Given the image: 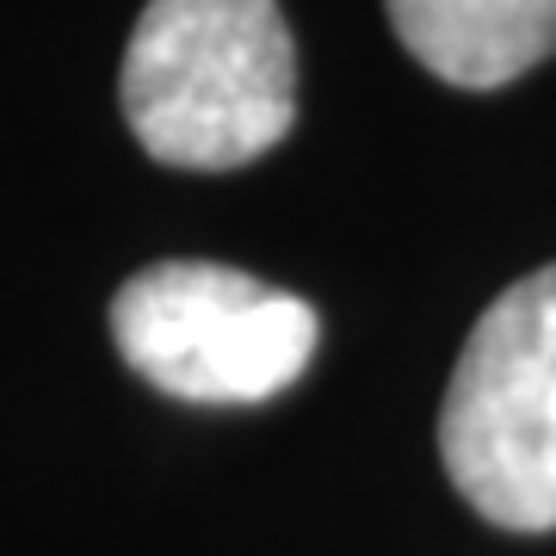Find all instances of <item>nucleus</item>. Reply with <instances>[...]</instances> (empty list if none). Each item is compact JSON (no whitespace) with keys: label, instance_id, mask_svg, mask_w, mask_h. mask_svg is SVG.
Listing matches in <instances>:
<instances>
[{"label":"nucleus","instance_id":"nucleus-2","mask_svg":"<svg viewBox=\"0 0 556 556\" xmlns=\"http://www.w3.org/2000/svg\"><path fill=\"white\" fill-rule=\"evenodd\" d=\"M457 495L501 532H556V266L507 285L470 328L439 408Z\"/></svg>","mask_w":556,"mask_h":556},{"label":"nucleus","instance_id":"nucleus-1","mask_svg":"<svg viewBox=\"0 0 556 556\" xmlns=\"http://www.w3.org/2000/svg\"><path fill=\"white\" fill-rule=\"evenodd\" d=\"M118 100L167 167L229 174L260 161L298 124V43L278 0H149Z\"/></svg>","mask_w":556,"mask_h":556},{"label":"nucleus","instance_id":"nucleus-3","mask_svg":"<svg viewBox=\"0 0 556 556\" xmlns=\"http://www.w3.org/2000/svg\"><path fill=\"white\" fill-rule=\"evenodd\" d=\"M112 340L161 396L236 408L291 390L321 328L303 298L236 266L161 260L112 298Z\"/></svg>","mask_w":556,"mask_h":556},{"label":"nucleus","instance_id":"nucleus-4","mask_svg":"<svg viewBox=\"0 0 556 556\" xmlns=\"http://www.w3.org/2000/svg\"><path fill=\"white\" fill-rule=\"evenodd\" d=\"M427 75L489 93L556 56V0H383Z\"/></svg>","mask_w":556,"mask_h":556}]
</instances>
